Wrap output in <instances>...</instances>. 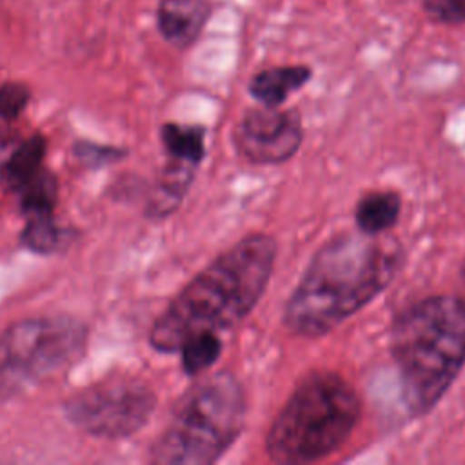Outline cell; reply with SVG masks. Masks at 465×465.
I'll return each instance as SVG.
<instances>
[{"instance_id": "1", "label": "cell", "mask_w": 465, "mask_h": 465, "mask_svg": "<svg viewBox=\"0 0 465 465\" xmlns=\"http://www.w3.org/2000/svg\"><path fill=\"white\" fill-rule=\"evenodd\" d=\"M403 263L398 240L361 231L340 232L311 258L283 309L296 336H322L372 302Z\"/></svg>"}, {"instance_id": "2", "label": "cell", "mask_w": 465, "mask_h": 465, "mask_svg": "<svg viewBox=\"0 0 465 465\" xmlns=\"http://www.w3.org/2000/svg\"><path fill=\"white\" fill-rule=\"evenodd\" d=\"M276 242L249 234L214 258L160 314L151 329V345L174 352L202 332L220 334L243 322L262 298L274 267Z\"/></svg>"}, {"instance_id": "3", "label": "cell", "mask_w": 465, "mask_h": 465, "mask_svg": "<svg viewBox=\"0 0 465 465\" xmlns=\"http://www.w3.org/2000/svg\"><path fill=\"white\" fill-rule=\"evenodd\" d=\"M391 354L407 409L429 412L465 365V300L436 294L405 307L391 329Z\"/></svg>"}, {"instance_id": "4", "label": "cell", "mask_w": 465, "mask_h": 465, "mask_svg": "<svg viewBox=\"0 0 465 465\" xmlns=\"http://www.w3.org/2000/svg\"><path fill=\"white\" fill-rule=\"evenodd\" d=\"M360 414L356 389L336 372L316 371L296 385L276 414L265 450L276 463L318 461L347 441Z\"/></svg>"}, {"instance_id": "5", "label": "cell", "mask_w": 465, "mask_h": 465, "mask_svg": "<svg viewBox=\"0 0 465 465\" xmlns=\"http://www.w3.org/2000/svg\"><path fill=\"white\" fill-rule=\"evenodd\" d=\"M245 412V392L236 376L216 372L203 378L174 407L151 460L165 465L214 463L242 434Z\"/></svg>"}, {"instance_id": "6", "label": "cell", "mask_w": 465, "mask_h": 465, "mask_svg": "<svg viewBox=\"0 0 465 465\" xmlns=\"http://www.w3.org/2000/svg\"><path fill=\"white\" fill-rule=\"evenodd\" d=\"M85 327L73 318H35L0 338V403L69 367L85 347Z\"/></svg>"}, {"instance_id": "7", "label": "cell", "mask_w": 465, "mask_h": 465, "mask_svg": "<svg viewBox=\"0 0 465 465\" xmlns=\"http://www.w3.org/2000/svg\"><path fill=\"white\" fill-rule=\"evenodd\" d=\"M154 403V392L143 381L109 378L71 396L65 414L91 436L125 438L147 423Z\"/></svg>"}, {"instance_id": "8", "label": "cell", "mask_w": 465, "mask_h": 465, "mask_svg": "<svg viewBox=\"0 0 465 465\" xmlns=\"http://www.w3.org/2000/svg\"><path fill=\"white\" fill-rule=\"evenodd\" d=\"M232 138L236 151L247 162L282 163L292 158L302 145V116L296 109L254 107L242 116Z\"/></svg>"}, {"instance_id": "9", "label": "cell", "mask_w": 465, "mask_h": 465, "mask_svg": "<svg viewBox=\"0 0 465 465\" xmlns=\"http://www.w3.org/2000/svg\"><path fill=\"white\" fill-rule=\"evenodd\" d=\"M213 13L209 0H160L158 31L176 49L191 47Z\"/></svg>"}, {"instance_id": "10", "label": "cell", "mask_w": 465, "mask_h": 465, "mask_svg": "<svg viewBox=\"0 0 465 465\" xmlns=\"http://www.w3.org/2000/svg\"><path fill=\"white\" fill-rule=\"evenodd\" d=\"M312 71L307 65H278L262 69L249 82V93L267 107H280L294 91L311 80Z\"/></svg>"}, {"instance_id": "11", "label": "cell", "mask_w": 465, "mask_h": 465, "mask_svg": "<svg viewBox=\"0 0 465 465\" xmlns=\"http://www.w3.org/2000/svg\"><path fill=\"white\" fill-rule=\"evenodd\" d=\"M401 198L394 191H371L363 194L354 209L356 229L367 234H385L400 218Z\"/></svg>"}, {"instance_id": "12", "label": "cell", "mask_w": 465, "mask_h": 465, "mask_svg": "<svg viewBox=\"0 0 465 465\" xmlns=\"http://www.w3.org/2000/svg\"><path fill=\"white\" fill-rule=\"evenodd\" d=\"M45 147V138L40 134H33L27 140L18 142L5 163L0 167L4 185L11 191H18L42 171Z\"/></svg>"}, {"instance_id": "13", "label": "cell", "mask_w": 465, "mask_h": 465, "mask_svg": "<svg viewBox=\"0 0 465 465\" xmlns=\"http://www.w3.org/2000/svg\"><path fill=\"white\" fill-rule=\"evenodd\" d=\"M162 143L173 163L196 169L205 154V131L196 125L165 124L162 127Z\"/></svg>"}, {"instance_id": "14", "label": "cell", "mask_w": 465, "mask_h": 465, "mask_svg": "<svg viewBox=\"0 0 465 465\" xmlns=\"http://www.w3.org/2000/svg\"><path fill=\"white\" fill-rule=\"evenodd\" d=\"M20 193V205L25 216H49L53 214L56 196H58V183L56 178L47 173L40 171L36 176H33Z\"/></svg>"}, {"instance_id": "15", "label": "cell", "mask_w": 465, "mask_h": 465, "mask_svg": "<svg viewBox=\"0 0 465 465\" xmlns=\"http://www.w3.org/2000/svg\"><path fill=\"white\" fill-rule=\"evenodd\" d=\"M182 367L189 376L205 372L222 354V338L213 332H202L187 338L178 349Z\"/></svg>"}, {"instance_id": "16", "label": "cell", "mask_w": 465, "mask_h": 465, "mask_svg": "<svg viewBox=\"0 0 465 465\" xmlns=\"http://www.w3.org/2000/svg\"><path fill=\"white\" fill-rule=\"evenodd\" d=\"M62 229L49 216H29L22 232V242L25 247L36 252H51L62 242Z\"/></svg>"}, {"instance_id": "17", "label": "cell", "mask_w": 465, "mask_h": 465, "mask_svg": "<svg viewBox=\"0 0 465 465\" xmlns=\"http://www.w3.org/2000/svg\"><path fill=\"white\" fill-rule=\"evenodd\" d=\"M31 98L29 89L18 82H5L0 85V118L13 120L27 105Z\"/></svg>"}, {"instance_id": "18", "label": "cell", "mask_w": 465, "mask_h": 465, "mask_svg": "<svg viewBox=\"0 0 465 465\" xmlns=\"http://www.w3.org/2000/svg\"><path fill=\"white\" fill-rule=\"evenodd\" d=\"M425 15L438 24H465V0H421Z\"/></svg>"}, {"instance_id": "19", "label": "cell", "mask_w": 465, "mask_h": 465, "mask_svg": "<svg viewBox=\"0 0 465 465\" xmlns=\"http://www.w3.org/2000/svg\"><path fill=\"white\" fill-rule=\"evenodd\" d=\"M18 142L20 140H16L13 133H9L7 129H0V167L5 163V160L9 158Z\"/></svg>"}, {"instance_id": "20", "label": "cell", "mask_w": 465, "mask_h": 465, "mask_svg": "<svg viewBox=\"0 0 465 465\" xmlns=\"http://www.w3.org/2000/svg\"><path fill=\"white\" fill-rule=\"evenodd\" d=\"M461 285H463V289H465V262H463V265H461Z\"/></svg>"}]
</instances>
